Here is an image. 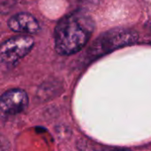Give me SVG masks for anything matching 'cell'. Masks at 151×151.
Masks as SVG:
<instances>
[{
	"instance_id": "cell-1",
	"label": "cell",
	"mask_w": 151,
	"mask_h": 151,
	"mask_svg": "<svg viewBox=\"0 0 151 151\" xmlns=\"http://www.w3.org/2000/svg\"><path fill=\"white\" fill-rule=\"evenodd\" d=\"M94 29V20L87 13L74 12L66 15L55 28V50L62 56L80 51L88 42Z\"/></svg>"
},
{
	"instance_id": "cell-2",
	"label": "cell",
	"mask_w": 151,
	"mask_h": 151,
	"mask_svg": "<svg viewBox=\"0 0 151 151\" xmlns=\"http://www.w3.org/2000/svg\"><path fill=\"white\" fill-rule=\"evenodd\" d=\"M137 39L134 32L126 29H115L109 31L100 36L91 47L92 55L98 57L109 53L116 49L134 43Z\"/></svg>"
},
{
	"instance_id": "cell-3",
	"label": "cell",
	"mask_w": 151,
	"mask_h": 151,
	"mask_svg": "<svg viewBox=\"0 0 151 151\" xmlns=\"http://www.w3.org/2000/svg\"><path fill=\"white\" fill-rule=\"evenodd\" d=\"M34 45V39L28 35H18L7 39L0 44V63H15L27 56Z\"/></svg>"
},
{
	"instance_id": "cell-4",
	"label": "cell",
	"mask_w": 151,
	"mask_h": 151,
	"mask_svg": "<svg viewBox=\"0 0 151 151\" xmlns=\"http://www.w3.org/2000/svg\"><path fill=\"white\" fill-rule=\"evenodd\" d=\"M27 104V94L20 88L9 89L0 96V112L7 116L20 113Z\"/></svg>"
},
{
	"instance_id": "cell-5",
	"label": "cell",
	"mask_w": 151,
	"mask_h": 151,
	"mask_svg": "<svg viewBox=\"0 0 151 151\" xmlns=\"http://www.w3.org/2000/svg\"><path fill=\"white\" fill-rule=\"evenodd\" d=\"M8 26L11 30L22 34H35L40 29L38 20L32 14L19 12L10 18Z\"/></svg>"
}]
</instances>
